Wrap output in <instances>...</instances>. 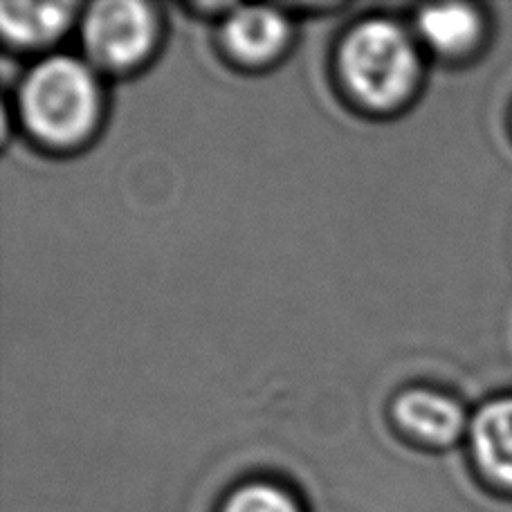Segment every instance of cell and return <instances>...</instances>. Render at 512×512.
I'll return each instance as SVG.
<instances>
[{
	"label": "cell",
	"instance_id": "4",
	"mask_svg": "<svg viewBox=\"0 0 512 512\" xmlns=\"http://www.w3.org/2000/svg\"><path fill=\"white\" fill-rule=\"evenodd\" d=\"M472 441L488 477L512 488V398L497 400L479 411L472 425Z\"/></svg>",
	"mask_w": 512,
	"mask_h": 512
},
{
	"label": "cell",
	"instance_id": "1",
	"mask_svg": "<svg viewBox=\"0 0 512 512\" xmlns=\"http://www.w3.org/2000/svg\"><path fill=\"white\" fill-rule=\"evenodd\" d=\"M95 106V81L75 59L43 61L23 86L25 120L48 142L68 144L79 140L93 124Z\"/></svg>",
	"mask_w": 512,
	"mask_h": 512
},
{
	"label": "cell",
	"instance_id": "7",
	"mask_svg": "<svg viewBox=\"0 0 512 512\" xmlns=\"http://www.w3.org/2000/svg\"><path fill=\"white\" fill-rule=\"evenodd\" d=\"M72 7L68 3H3L0 25L9 39L41 43L66 27Z\"/></svg>",
	"mask_w": 512,
	"mask_h": 512
},
{
	"label": "cell",
	"instance_id": "8",
	"mask_svg": "<svg viewBox=\"0 0 512 512\" xmlns=\"http://www.w3.org/2000/svg\"><path fill=\"white\" fill-rule=\"evenodd\" d=\"M425 39L443 52H461L470 48L479 34V18L465 5L425 7L418 16Z\"/></svg>",
	"mask_w": 512,
	"mask_h": 512
},
{
	"label": "cell",
	"instance_id": "5",
	"mask_svg": "<svg viewBox=\"0 0 512 512\" xmlns=\"http://www.w3.org/2000/svg\"><path fill=\"white\" fill-rule=\"evenodd\" d=\"M225 39L243 59H268L286 41V23L274 9L243 7L227 21Z\"/></svg>",
	"mask_w": 512,
	"mask_h": 512
},
{
	"label": "cell",
	"instance_id": "6",
	"mask_svg": "<svg viewBox=\"0 0 512 512\" xmlns=\"http://www.w3.org/2000/svg\"><path fill=\"white\" fill-rule=\"evenodd\" d=\"M396 416L411 432L436 443L452 441L463 425V411L456 402L427 391L405 393L396 405Z\"/></svg>",
	"mask_w": 512,
	"mask_h": 512
},
{
	"label": "cell",
	"instance_id": "9",
	"mask_svg": "<svg viewBox=\"0 0 512 512\" xmlns=\"http://www.w3.org/2000/svg\"><path fill=\"white\" fill-rule=\"evenodd\" d=\"M223 512H299L286 492L272 486H250L236 492Z\"/></svg>",
	"mask_w": 512,
	"mask_h": 512
},
{
	"label": "cell",
	"instance_id": "2",
	"mask_svg": "<svg viewBox=\"0 0 512 512\" xmlns=\"http://www.w3.org/2000/svg\"><path fill=\"white\" fill-rule=\"evenodd\" d=\"M342 68L355 95L384 108L409 93L416 79V54L398 25L369 21L346 39Z\"/></svg>",
	"mask_w": 512,
	"mask_h": 512
},
{
	"label": "cell",
	"instance_id": "3",
	"mask_svg": "<svg viewBox=\"0 0 512 512\" xmlns=\"http://www.w3.org/2000/svg\"><path fill=\"white\" fill-rule=\"evenodd\" d=\"M153 21L149 7L135 0H106L88 12L84 36L88 50L108 66H128L149 48Z\"/></svg>",
	"mask_w": 512,
	"mask_h": 512
}]
</instances>
